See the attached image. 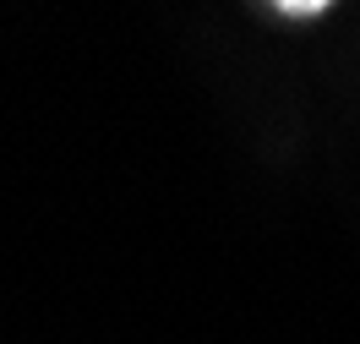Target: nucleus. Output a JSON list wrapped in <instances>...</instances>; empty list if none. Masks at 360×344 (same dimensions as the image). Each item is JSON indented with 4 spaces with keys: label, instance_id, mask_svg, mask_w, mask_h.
Here are the masks:
<instances>
[{
    "label": "nucleus",
    "instance_id": "nucleus-1",
    "mask_svg": "<svg viewBox=\"0 0 360 344\" xmlns=\"http://www.w3.org/2000/svg\"><path fill=\"white\" fill-rule=\"evenodd\" d=\"M278 17H295V23H306V17H328V6L322 0H284V6H273Z\"/></svg>",
    "mask_w": 360,
    "mask_h": 344
}]
</instances>
